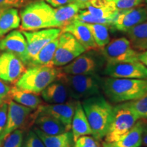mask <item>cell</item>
<instances>
[{"label": "cell", "mask_w": 147, "mask_h": 147, "mask_svg": "<svg viewBox=\"0 0 147 147\" xmlns=\"http://www.w3.org/2000/svg\"><path fill=\"white\" fill-rule=\"evenodd\" d=\"M102 92L113 103L135 100L147 94V79L103 78Z\"/></svg>", "instance_id": "obj_1"}, {"label": "cell", "mask_w": 147, "mask_h": 147, "mask_svg": "<svg viewBox=\"0 0 147 147\" xmlns=\"http://www.w3.org/2000/svg\"><path fill=\"white\" fill-rule=\"evenodd\" d=\"M81 104L91 129V136L98 140L104 138L111 122L114 106L102 94L84 99Z\"/></svg>", "instance_id": "obj_2"}, {"label": "cell", "mask_w": 147, "mask_h": 147, "mask_svg": "<svg viewBox=\"0 0 147 147\" xmlns=\"http://www.w3.org/2000/svg\"><path fill=\"white\" fill-rule=\"evenodd\" d=\"M62 69L53 66H32L16 82V87L32 93H40L51 83L63 76Z\"/></svg>", "instance_id": "obj_3"}, {"label": "cell", "mask_w": 147, "mask_h": 147, "mask_svg": "<svg viewBox=\"0 0 147 147\" xmlns=\"http://www.w3.org/2000/svg\"><path fill=\"white\" fill-rule=\"evenodd\" d=\"M54 8L43 0L28 3L20 13L21 29L32 32L53 28Z\"/></svg>", "instance_id": "obj_4"}, {"label": "cell", "mask_w": 147, "mask_h": 147, "mask_svg": "<svg viewBox=\"0 0 147 147\" xmlns=\"http://www.w3.org/2000/svg\"><path fill=\"white\" fill-rule=\"evenodd\" d=\"M62 78L74 100H84L102 94L103 78L98 74L70 75L64 73Z\"/></svg>", "instance_id": "obj_5"}, {"label": "cell", "mask_w": 147, "mask_h": 147, "mask_svg": "<svg viewBox=\"0 0 147 147\" xmlns=\"http://www.w3.org/2000/svg\"><path fill=\"white\" fill-rule=\"evenodd\" d=\"M138 120L126 102L114 106L113 117L104 142H113L118 140L128 133Z\"/></svg>", "instance_id": "obj_6"}, {"label": "cell", "mask_w": 147, "mask_h": 147, "mask_svg": "<svg viewBox=\"0 0 147 147\" xmlns=\"http://www.w3.org/2000/svg\"><path fill=\"white\" fill-rule=\"evenodd\" d=\"M106 61L102 53L90 50L79 55L62 69L66 74H98L105 66Z\"/></svg>", "instance_id": "obj_7"}, {"label": "cell", "mask_w": 147, "mask_h": 147, "mask_svg": "<svg viewBox=\"0 0 147 147\" xmlns=\"http://www.w3.org/2000/svg\"><path fill=\"white\" fill-rule=\"evenodd\" d=\"M86 51L71 34L61 32L59 36L58 46L51 65L57 67L65 66Z\"/></svg>", "instance_id": "obj_8"}, {"label": "cell", "mask_w": 147, "mask_h": 147, "mask_svg": "<svg viewBox=\"0 0 147 147\" xmlns=\"http://www.w3.org/2000/svg\"><path fill=\"white\" fill-rule=\"evenodd\" d=\"M101 53L106 63L138 60V53L132 47L131 42L126 38H119L109 42L101 49Z\"/></svg>", "instance_id": "obj_9"}, {"label": "cell", "mask_w": 147, "mask_h": 147, "mask_svg": "<svg viewBox=\"0 0 147 147\" xmlns=\"http://www.w3.org/2000/svg\"><path fill=\"white\" fill-rule=\"evenodd\" d=\"M103 74L113 78L147 79V67L139 60L106 63Z\"/></svg>", "instance_id": "obj_10"}, {"label": "cell", "mask_w": 147, "mask_h": 147, "mask_svg": "<svg viewBox=\"0 0 147 147\" xmlns=\"http://www.w3.org/2000/svg\"><path fill=\"white\" fill-rule=\"evenodd\" d=\"M22 33L27 41L29 62L45 45L59 36L61 29L47 28L32 32L23 31Z\"/></svg>", "instance_id": "obj_11"}, {"label": "cell", "mask_w": 147, "mask_h": 147, "mask_svg": "<svg viewBox=\"0 0 147 147\" xmlns=\"http://www.w3.org/2000/svg\"><path fill=\"white\" fill-rule=\"evenodd\" d=\"M26 65L15 55L9 52L0 54V79L7 82H16L26 71Z\"/></svg>", "instance_id": "obj_12"}, {"label": "cell", "mask_w": 147, "mask_h": 147, "mask_svg": "<svg viewBox=\"0 0 147 147\" xmlns=\"http://www.w3.org/2000/svg\"><path fill=\"white\" fill-rule=\"evenodd\" d=\"M146 20V8L139 5L136 8L119 12L111 26L116 30L126 33Z\"/></svg>", "instance_id": "obj_13"}, {"label": "cell", "mask_w": 147, "mask_h": 147, "mask_svg": "<svg viewBox=\"0 0 147 147\" xmlns=\"http://www.w3.org/2000/svg\"><path fill=\"white\" fill-rule=\"evenodd\" d=\"M77 100H70L63 104L40 105L36 115H47L59 120L65 126L67 131L71 130V121L74 113Z\"/></svg>", "instance_id": "obj_14"}, {"label": "cell", "mask_w": 147, "mask_h": 147, "mask_svg": "<svg viewBox=\"0 0 147 147\" xmlns=\"http://www.w3.org/2000/svg\"><path fill=\"white\" fill-rule=\"evenodd\" d=\"M8 116L5 128L0 140H4L14 130L21 128L26 123L27 119L34 110L18 104L13 100L8 102Z\"/></svg>", "instance_id": "obj_15"}, {"label": "cell", "mask_w": 147, "mask_h": 147, "mask_svg": "<svg viewBox=\"0 0 147 147\" xmlns=\"http://www.w3.org/2000/svg\"><path fill=\"white\" fill-rule=\"evenodd\" d=\"M0 51L15 55L27 65L29 62L27 44L25 37L20 31H12L0 40Z\"/></svg>", "instance_id": "obj_16"}, {"label": "cell", "mask_w": 147, "mask_h": 147, "mask_svg": "<svg viewBox=\"0 0 147 147\" xmlns=\"http://www.w3.org/2000/svg\"><path fill=\"white\" fill-rule=\"evenodd\" d=\"M40 93L44 101L49 104H63L72 100L67 84L62 76L51 83Z\"/></svg>", "instance_id": "obj_17"}, {"label": "cell", "mask_w": 147, "mask_h": 147, "mask_svg": "<svg viewBox=\"0 0 147 147\" xmlns=\"http://www.w3.org/2000/svg\"><path fill=\"white\" fill-rule=\"evenodd\" d=\"M61 32H68L74 37L87 51L98 49L92 34L85 23L74 19L67 26L61 29Z\"/></svg>", "instance_id": "obj_18"}, {"label": "cell", "mask_w": 147, "mask_h": 147, "mask_svg": "<svg viewBox=\"0 0 147 147\" xmlns=\"http://www.w3.org/2000/svg\"><path fill=\"white\" fill-rule=\"evenodd\" d=\"M79 4L80 10H86L97 17L115 18L119 13L112 0H88Z\"/></svg>", "instance_id": "obj_19"}, {"label": "cell", "mask_w": 147, "mask_h": 147, "mask_svg": "<svg viewBox=\"0 0 147 147\" xmlns=\"http://www.w3.org/2000/svg\"><path fill=\"white\" fill-rule=\"evenodd\" d=\"M144 121L139 119L125 135L115 142H103L102 147H140Z\"/></svg>", "instance_id": "obj_20"}, {"label": "cell", "mask_w": 147, "mask_h": 147, "mask_svg": "<svg viewBox=\"0 0 147 147\" xmlns=\"http://www.w3.org/2000/svg\"><path fill=\"white\" fill-rule=\"evenodd\" d=\"M71 131L73 134L74 142L80 137L83 136H91L92 134L89 121L80 100L76 101L75 106L74 113L71 121Z\"/></svg>", "instance_id": "obj_21"}, {"label": "cell", "mask_w": 147, "mask_h": 147, "mask_svg": "<svg viewBox=\"0 0 147 147\" xmlns=\"http://www.w3.org/2000/svg\"><path fill=\"white\" fill-rule=\"evenodd\" d=\"M80 10V4L72 2L54 9L53 28L62 29L72 22Z\"/></svg>", "instance_id": "obj_22"}, {"label": "cell", "mask_w": 147, "mask_h": 147, "mask_svg": "<svg viewBox=\"0 0 147 147\" xmlns=\"http://www.w3.org/2000/svg\"><path fill=\"white\" fill-rule=\"evenodd\" d=\"M34 130L46 147H74V140L71 130L57 135H48L36 127Z\"/></svg>", "instance_id": "obj_23"}, {"label": "cell", "mask_w": 147, "mask_h": 147, "mask_svg": "<svg viewBox=\"0 0 147 147\" xmlns=\"http://www.w3.org/2000/svg\"><path fill=\"white\" fill-rule=\"evenodd\" d=\"M36 127L48 135H57L67 131L59 120L47 115H36L34 120Z\"/></svg>", "instance_id": "obj_24"}, {"label": "cell", "mask_w": 147, "mask_h": 147, "mask_svg": "<svg viewBox=\"0 0 147 147\" xmlns=\"http://www.w3.org/2000/svg\"><path fill=\"white\" fill-rule=\"evenodd\" d=\"M9 97H10L14 102L26 107L32 108L33 110L38 108L42 103L41 98L38 94L24 91L16 86L11 88Z\"/></svg>", "instance_id": "obj_25"}, {"label": "cell", "mask_w": 147, "mask_h": 147, "mask_svg": "<svg viewBox=\"0 0 147 147\" xmlns=\"http://www.w3.org/2000/svg\"><path fill=\"white\" fill-rule=\"evenodd\" d=\"M20 23L21 18L16 8H8L0 10V37L18 28Z\"/></svg>", "instance_id": "obj_26"}, {"label": "cell", "mask_w": 147, "mask_h": 147, "mask_svg": "<svg viewBox=\"0 0 147 147\" xmlns=\"http://www.w3.org/2000/svg\"><path fill=\"white\" fill-rule=\"evenodd\" d=\"M59 43V37L56 39L48 43L38 52L36 56L32 59L27 65L32 66H51V62L57 48Z\"/></svg>", "instance_id": "obj_27"}, {"label": "cell", "mask_w": 147, "mask_h": 147, "mask_svg": "<svg viewBox=\"0 0 147 147\" xmlns=\"http://www.w3.org/2000/svg\"><path fill=\"white\" fill-rule=\"evenodd\" d=\"M126 33L134 49L138 51H147V20Z\"/></svg>", "instance_id": "obj_28"}, {"label": "cell", "mask_w": 147, "mask_h": 147, "mask_svg": "<svg viewBox=\"0 0 147 147\" xmlns=\"http://www.w3.org/2000/svg\"><path fill=\"white\" fill-rule=\"evenodd\" d=\"M86 24L91 31L98 49H102L109 43L110 36L108 25L103 24Z\"/></svg>", "instance_id": "obj_29"}, {"label": "cell", "mask_w": 147, "mask_h": 147, "mask_svg": "<svg viewBox=\"0 0 147 147\" xmlns=\"http://www.w3.org/2000/svg\"><path fill=\"white\" fill-rule=\"evenodd\" d=\"M138 119L147 120V94L137 100L126 102Z\"/></svg>", "instance_id": "obj_30"}, {"label": "cell", "mask_w": 147, "mask_h": 147, "mask_svg": "<svg viewBox=\"0 0 147 147\" xmlns=\"http://www.w3.org/2000/svg\"><path fill=\"white\" fill-rule=\"evenodd\" d=\"M75 19L85 23L103 24V25L110 26L113 24L115 18L97 17V16L92 15L86 10H80Z\"/></svg>", "instance_id": "obj_31"}, {"label": "cell", "mask_w": 147, "mask_h": 147, "mask_svg": "<svg viewBox=\"0 0 147 147\" xmlns=\"http://www.w3.org/2000/svg\"><path fill=\"white\" fill-rule=\"evenodd\" d=\"M23 135V130L20 129L14 130L4 139L2 147H22Z\"/></svg>", "instance_id": "obj_32"}, {"label": "cell", "mask_w": 147, "mask_h": 147, "mask_svg": "<svg viewBox=\"0 0 147 147\" xmlns=\"http://www.w3.org/2000/svg\"><path fill=\"white\" fill-rule=\"evenodd\" d=\"M22 147H46L42 140L37 135L34 129L30 130L27 133Z\"/></svg>", "instance_id": "obj_33"}, {"label": "cell", "mask_w": 147, "mask_h": 147, "mask_svg": "<svg viewBox=\"0 0 147 147\" xmlns=\"http://www.w3.org/2000/svg\"><path fill=\"white\" fill-rule=\"evenodd\" d=\"M74 147H102V145L92 136H83L75 141Z\"/></svg>", "instance_id": "obj_34"}, {"label": "cell", "mask_w": 147, "mask_h": 147, "mask_svg": "<svg viewBox=\"0 0 147 147\" xmlns=\"http://www.w3.org/2000/svg\"><path fill=\"white\" fill-rule=\"evenodd\" d=\"M112 1L115 3L116 9L119 12L136 8L144 2V0H112Z\"/></svg>", "instance_id": "obj_35"}, {"label": "cell", "mask_w": 147, "mask_h": 147, "mask_svg": "<svg viewBox=\"0 0 147 147\" xmlns=\"http://www.w3.org/2000/svg\"><path fill=\"white\" fill-rule=\"evenodd\" d=\"M29 0H0V10L21 8L27 5Z\"/></svg>", "instance_id": "obj_36"}, {"label": "cell", "mask_w": 147, "mask_h": 147, "mask_svg": "<svg viewBox=\"0 0 147 147\" xmlns=\"http://www.w3.org/2000/svg\"><path fill=\"white\" fill-rule=\"evenodd\" d=\"M8 104L6 102L0 106V137L4 131L7 123Z\"/></svg>", "instance_id": "obj_37"}, {"label": "cell", "mask_w": 147, "mask_h": 147, "mask_svg": "<svg viewBox=\"0 0 147 147\" xmlns=\"http://www.w3.org/2000/svg\"><path fill=\"white\" fill-rule=\"evenodd\" d=\"M10 89V86L0 79V106L5 102L6 99L9 97Z\"/></svg>", "instance_id": "obj_38"}, {"label": "cell", "mask_w": 147, "mask_h": 147, "mask_svg": "<svg viewBox=\"0 0 147 147\" xmlns=\"http://www.w3.org/2000/svg\"><path fill=\"white\" fill-rule=\"evenodd\" d=\"M46 1L52 7L58 8V7L74 2L75 0H46Z\"/></svg>", "instance_id": "obj_39"}, {"label": "cell", "mask_w": 147, "mask_h": 147, "mask_svg": "<svg viewBox=\"0 0 147 147\" xmlns=\"http://www.w3.org/2000/svg\"><path fill=\"white\" fill-rule=\"evenodd\" d=\"M138 59L147 67V51H144L142 53H138Z\"/></svg>", "instance_id": "obj_40"}, {"label": "cell", "mask_w": 147, "mask_h": 147, "mask_svg": "<svg viewBox=\"0 0 147 147\" xmlns=\"http://www.w3.org/2000/svg\"><path fill=\"white\" fill-rule=\"evenodd\" d=\"M142 145L147 147V122H144V127H143Z\"/></svg>", "instance_id": "obj_41"}, {"label": "cell", "mask_w": 147, "mask_h": 147, "mask_svg": "<svg viewBox=\"0 0 147 147\" xmlns=\"http://www.w3.org/2000/svg\"><path fill=\"white\" fill-rule=\"evenodd\" d=\"M87 1H88V0H75V2H77L78 3H82L84 2H86Z\"/></svg>", "instance_id": "obj_42"}, {"label": "cell", "mask_w": 147, "mask_h": 147, "mask_svg": "<svg viewBox=\"0 0 147 147\" xmlns=\"http://www.w3.org/2000/svg\"><path fill=\"white\" fill-rule=\"evenodd\" d=\"M3 141H4V140H0V147H2Z\"/></svg>", "instance_id": "obj_43"}, {"label": "cell", "mask_w": 147, "mask_h": 147, "mask_svg": "<svg viewBox=\"0 0 147 147\" xmlns=\"http://www.w3.org/2000/svg\"><path fill=\"white\" fill-rule=\"evenodd\" d=\"M144 2H146V3H147V0H144Z\"/></svg>", "instance_id": "obj_44"}, {"label": "cell", "mask_w": 147, "mask_h": 147, "mask_svg": "<svg viewBox=\"0 0 147 147\" xmlns=\"http://www.w3.org/2000/svg\"><path fill=\"white\" fill-rule=\"evenodd\" d=\"M146 10H147V6H146Z\"/></svg>", "instance_id": "obj_45"}]
</instances>
